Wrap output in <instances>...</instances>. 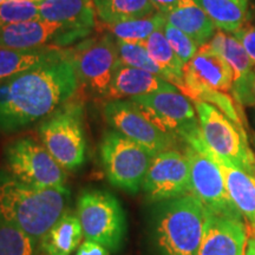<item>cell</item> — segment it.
Returning <instances> with one entry per match:
<instances>
[{
  "label": "cell",
  "mask_w": 255,
  "mask_h": 255,
  "mask_svg": "<svg viewBox=\"0 0 255 255\" xmlns=\"http://www.w3.org/2000/svg\"><path fill=\"white\" fill-rule=\"evenodd\" d=\"M5 1H6V0H0V5H1L2 2H5Z\"/></svg>",
  "instance_id": "d590c367"
},
{
  "label": "cell",
  "mask_w": 255,
  "mask_h": 255,
  "mask_svg": "<svg viewBox=\"0 0 255 255\" xmlns=\"http://www.w3.org/2000/svg\"><path fill=\"white\" fill-rule=\"evenodd\" d=\"M194 104L201 133L210 150L255 176V157L244 127L235 124L213 104L201 101Z\"/></svg>",
  "instance_id": "5b68a950"
},
{
  "label": "cell",
  "mask_w": 255,
  "mask_h": 255,
  "mask_svg": "<svg viewBox=\"0 0 255 255\" xmlns=\"http://www.w3.org/2000/svg\"><path fill=\"white\" fill-rule=\"evenodd\" d=\"M8 174L19 182L37 188L68 190L65 169L40 143L23 137L11 142L5 149Z\"/></svg>",
  "instance_id": "52a82bcc"
},
{
  "label": "cell",
  "mask_w": 255,
  "mask_h": 255,
  "mask_svg": "<svg viewBox=\"0 0 255 255\" xmlns=\"http://www.w3.org/2000/svg\"><path fill=\"white\" fill-rule=\"evenodd\" d=\"M253 237H254V239H255V233H253Z\"/></svg>",
  "instance_id": "f35d334b"
},
{
  "label": "cell",
  "mask_w": 255,
  "mask_h": 255,
  "mask_svg": "<svg viewBox=\"0 0 255 255\" xmlns=\"http://www.w3.org/2000/svg\"><path fill=\"white\" fill-rule=\"evenodd\" d=\"M64 52L58 47H38L31 50H15L0 46V83L27 71L40 63L53 59Z\"/></svg>",
  "instance_id": "603a6c76"
},
{
  "label": "cell",
  "mask_w": 255,
  "mask_h": 255,
  "mask_svg": "<svg viewBox=\"0 0 255 255\" xmlns=\"http://www.w3.org/2000/svg\"><path fill=\"white\" fill-rule=\"evenodd\" d=\"M40 19L39 2L31 0H6L0 5V27Z\"/></svg>",
  "instance_id": "f546056e"
},
{
  "label": "cell",
  "mask_w": 255,
  "mask_h": 255,
  "mask_svg": "<svg viewBox=\"0 0 255 255\" xmlns=\"http://www.w3.org/2000/svg\"><path fill=\"white\" fill-rule=\"evenodd\" d=\"M184 142L190 146H200L205 149L216 162L221 169L229 199L240 214L246 219L252 233H255V176L215 155L206 144L201 129L188 136Z\"/></svg>",
  "instance_id": "9a60e30c"
},
{
  "label": "cell",
  "mask_w": 255,
  "mask_h": 255,
  "mask_svg": "<svg viewBox=\"0 0 255 255\" xmlns=\"http://www.w3.org/2000/svg\"><path fill=\"white\" fill-rule=\"evenodd\" d=\"M184 154L190 167V194L213 214L244 219L229 199L221 169L208 152L200 146L188 145Z\"/></svg>",
  "instance_id": "30bf717a"
},
{
  "label": "cell",
  "mask_w": 255,
  "mask_h": 255,
  "mask_svg": "<svg viewBox=\"0 0 255 255\" xmlns=\"http://www.w3.org/2000/svg\"><path fill=\"white\" fill-rule=\"evenodd\" d=\"M7 82V101L0 107V130L5 132L21 129L50 116L71 100L81 83L69 57V50Z\"/></svg>",
  "instance_id": "6da1fadb"
},
{
  "label": "cell",
  "mask_w": 255,
  "mask_h": 255,
  "mask_svg": "<svg viewBox=\"0 0 255 255\" xmlns=\"http://www.w3.org/2000/svg\"><path fill=\"white\" fill-rule=\"evenodd\" d=\"M130 101L158 129L175 137L184 139L200 129L195 107L178 89L137 96Z\"/></svg>",
  "instance_id": "9c48e42d"
},
{
  "label": "cell",
  "mask_w": 255,
  "mask_h": 255,
  "mask_svg": "<svg viewBox=\"0 0 255 255\" xmlns=\"http://www.w3.org/2000/svg\"><path fill=\"white\" fill-rule=\"evenodd\" d=\"M104 116L115 131L142 145L152 155L170 150L175 144V136L158 129L130 100L108 101L104 104Z\"/></svg>",
  "instance_id": "7c38bea8"
},
{
  "label": "cell",
  "mask_w": 255,
  "mask_h": 255,
  "mask_svg": "<svg viewBox=\"0 0 255 255\" xmlns=\"http://www.w3.org/2000/svg\"><path fill=\"white\" fill-rule=\"evenodd\" d=\"M64 30L60 24L43 19L6 25L0 27V46L15 50L38 49L46 45Z\"/></svg>",
  "instance_id": "ffe728a7"
},
{
  "label": "cell",
  "mask_w": 255,
  "mask_h": 255,
  "mask_svg": "<svg viewBox=\"0 0 255 255\" xmlns=\"http://www.w3.org/2000/svg\"><path fill=\"white\" fill-rule=\"evenodd\" d=\"M150 1L154 5L156 11L162 12V13H167L175 5L178 4L181 0H150Z\"/></svg>",
  "instance_id": "d6a6232c"
},
{
  "label": "cell",
  "mask_w": 255,
  "mask_h": 255,
  "mask_svg": "<svg viewBox=\"0 0 255 255\" xmlns=\"http://www.w3.org/2000/svg\"><path fill=\"white\" fill-rule=\"evenodd\" d=\"M79 82L94 94L105 97L117 69L122 65L117 41L110 36L89 39L69 50Z\"/></svg>",
  "instance_id": "8fae6325"
},
{
  "label": "cell",
  "mask_w": 255,
  "mask_h": 255,
  "mask_svg": "<svg viewBox=\"0 0 255 255\" xmlns=\"http://www.w3.org/2000/svg\"><path fill=\"white\" fill-rule=\"evenodd\" d=\"M207 221V208L193 194L164 201L155 223L162 255H196Z\"/></svg>",
  "instance_id": "3957f363"
},
{
  "label": "cell",
  "mask_w": 255,
  "mask_h": 255,
  "mask_svg": "<svg viewBox=\"0 0 255 255\" xmlns=\"http://www.w3.org/2000/svg\"><path fill=\"white\" fill-rule=\"evenodd\" d=\"M41 1H49V0H40V2H41Z\"/></svg>",
  "instance_id": "74e56055"
},
{
  "label": "cell",
  "mask_w": 255,
  "mask_h": 255,
  "mask_svg": "<svg viewBox=\"0 0 255 255\" xmlns=\"http://www.w3.org/2000/svg\"><path fill=\"white\" fill-rule=\"evenodd\" d=\"M221 31L235 33L247 19L246 0H195Z\"/></svg>",
  "instance_id": "d4e9b609"
},
{
  "label": "cell",
  "mask_w": 255,
  "mask_h": 255,
  "mask_svg": "<svg viewBox=\"0 0 255 255\" xmlns=\"http://www.w3.org/2000/svg\"><path fill=\"white\" fill-rule=\"evenodd\" d=\"M101 156L109 182L127 193L136 194L142 189L155 155L120 132L110 131L102 141Z\"/></svg>",
  "instance_id": "ba28073f"
},
{
  "label": "cell",
  "mask_w": 255,
  "mask_h": 255,
  "mask_svg": "<svg viewBox=\"0 0 255 255\" xmlns=\"http://www.w3.org/2000/svg\"><path fill=\"white\" fill-rule=\"evenodd\" d=\"M145 47L152 60L157 64L168 81L174 87H176L181 92H184V78H183V63L178 59L173 47L170 46L163 27L155 31L148 39L141 43Z\"/></svg>",
  "instance_id": "cb8c5ba5"
},
{
  "label": "cell",
  "mask_w": 255,
  "mask_h": 255,
  "mask_svg": "<svg viewBox=\"0 0 255 255\" xmlns=\"http://www.w3.org/2000/svg\"><path fill=\"white\" fill-rule=\"evenodd\" d=\"M39 137L41 144L65 170L81 167L87 152L82 103H65L53 111L40 124Z\"/></svg>",
  "instance_id": "277c9868"
},
{
  "label": "cell",
  "mask_w": 255,
  "mask_h": 255,
  "mask_svg": "<svg viewBox=\"0 0 255 255\" xmlns=\"http://www.w3.org/2000/svg\"><path fill=\"white\" fill-rule=\"evenodd\" d=\"M31 1H36V2H40V0H31Z\"/></svg>",
  "instance_id": "8d00e7d4"
},
{
  "label": "cell",
  "mask_w": 255,
  "mask_h": 255,
  "mask_svg": "<svg viewBox=\"0 0 255 255\" xmlns=\"http://www.w3.org/2000/svg\"><path fill=\"white\" fill-rule=\"evenodd\" d=\"M77 216L83 235L97 242L108 251L115 252L126 238V215L119 200L102 190L83 191L77 201Z\"/></svg>",
  "instance_id": "8992f818"
},
{
  "label": "cell",
  "mask_w": 255,
  "mask_h": 255,
  "mask_svg": "<svg viewBox=\"0 0 255 255\" xmlns=\"http://www.w3.org/2000/svg\"><path fill=\"white\" fill-rule=\"evenodd\" d=\"M208 44L210 47H213L216 52L221 55L233 70L234 100L239 104L253 103L250 85L251 79L255 72L253 70L254 64L241 41L234 34H229V32L219 31L214 33Z\"/></svg>",
  "instance_id": "e0dca14e"
},
{
  "label": "cell",
  "mask_w": 255,
  "mask_h": 255,
  "mask_svg": "<svg viewBox=\"0 0 255 255\" xmlns=\"http://www.w3.org/2000/svg\"><path fill=\"white\" fill-rule=\"evenodd\" d=\"M165 21L167 19L164 13L156 11L155 13L143 18L115 24H104V27L117 40L124 41V43L141 44L148 39L155 31L163 27Z\"/></svg>",
  "instance_id": "4316f807"
},
{
  "label": "cell",
  "mask_w": 255,
  "mask_h": 255,
  "mask_svg": "<svg viewBox=\"0 0 255 255\" xmlns=\"http://www.w3.org/2000/svg\"><path fill=\"white\" fill-rule=\"evenodd\" d=\"M69 196V189L32 187L9 174L0 175V216L36 241L63 215Z\"/></svg>",
  "instance_id": "7a4b0ae2"
},
{
  "label": "cell",
  "mask_w": 255,
  "mask_h": 255,
  "mask_svg": "<svg viewBox=\"0 0 255 255\" xmlns=\"http://www.w3.org/2000/svg\"><path fill=\"white\" fill-rule=\"evenodd\" d=\"M117 41V47H119L120 59L122 65L132 66V68L142 69L145 71H149L154 75L158 76L165 79L163 71L158 68L148 51L142 44H132V43H124V41ZM168 82V81H167Z\"/></svg>",
  "instance_id": "f1b7e54d"
},
{
  "label": "cell",
  "mask_w": 255,
  "mask_h": 255,
  "mask_svg": "<svg viewBox=\"0 0 255 255\" xmlns=\"http://www.w3.org/2000/svg\"><path fill=\"white\" fill-rule=\"evenodd\" d=\"M83 229L77 214L64 212L49 232L41 238V248L46 255H71L81 245Z\"/></svg>",
  "instance_id": "7402d4cb"
},
{
  "label": "cell",
  "mask_w": 255,
  "mask_h": 255,
  "mask_svg": "<svg viewBox=\"0 0 255 255\" xmlns=\"http://www.w3.org/2000/svg\"><path fill=\"white\" fill-rule=\"evenodd\" d=\"M177 89L162 77L145 70L121 65L115 73L105 98L108 100H124L137 96L152 94L161 90Z\"/></svg>",
  "instance_id": "d6986e66"
},
{
  "label": "cell",
  "mask_w": 255,
  "mask_h": 255,
  "mask_svg": "<svg viewBox=\"0 0 255 255\" xmlns=\"http://www.w3.org/2000/svg\"><path fill=\"white\" fill-rule=\"evenodd\" d=\"M234 36L241 41L245 50L247 51L248 56L255 65V27L240 28L234 33Z\"/></svg>",
  "instance_id": "1f68e13d"
},
{
  "label": "cell",
  "mask_w": 255,
  "mask_h": 255,
  "mask_svg": "<svg viewBox=\"0 0 255 255\" xmlns=\"http://www.w3.org/2000/svg\"><path fill=\"white\" fill-rule=\"evenodd\" d=\"M97 18L103 24L132 20L155 13L150 0H92Z\"/></svg>",
  "instance_id": "484cf974"
},
{
  "label": "cell",
  "mask_w": 255,
  "mask_h": 255,
  "mask_svg": "<svg viewBox=\"0 0 255 255\" xmlns=\"http://www.w3.org/2000/svg\"><path fill=\"white\" fill-rule=\"evenodd\" d=\"M250 91H251V96H252V98H253V102H255V72H254L253 77H252V79H251Z\"/></svg>",
  "instance_id": "e575fe53"
},
{
  "label": "cell",
  "mask_w": 255,
  "mask_h": 255,
  "mask_svg": "<svg viewBox=\"0 0 255 255\" xmlns=\"http://www.w3.org/2000/svg\"><path fill=\"white\" fill-rule=\"evenodd\" d=\"M164 15L168 23L188 34L199 47L214 36L215 24L195 0H181Z\"/></svg>",
  "instance_id": "44dd1931"
},
{
  "label": "cell",
  "mask_w": 255,
  "mask_h": 255,
  "mask_svg": "<svg viewBox=\"0 0 255 255\" xmlns=\"http://www.w3.org/2000/svg\"><path fill=\"white\" fill-rule=\"evenodd\" d=\"M248 239L245 219L215 215L207 209L205 233L196 255H246Z\"/></svg>",
  "instance_id": "2e32d148"
},
{
  "label": "cell",
  "mask_w": 255,
  "mask_h": 255,
  "mask_svg": "<svg viewBox=\"0 0 255 255\" xmlns=\"http://www.w3.org/2000/svg\"><path fill=\"white\" fill-rule=\"evenodd\" d=\"M246 255H255V239H254V237L248 239Z\"/></svg>",
  "instance_id": "836d02e7"
},
{
  "label": "cell",
  "mask_w": 255,
  "mask_h": 255,
  "mask_svg": "<svg viewBox=\"0 0 255 255\" xmlns=\"http://www.w3.org/2000/svg\"><path fill=\"white\" fill-rule=\"evenodd\" d=\"M142 189L150 202H164L190 194V167L186 154L170 149L155 155Z\"/></svg>",
  "instance_id": "4fadbf2b"
},
{
  "label": "cell",
  "mask_w": 255,
  "mask_h": 255,
  "mask_svg": "<svg viewBox=\"0 0 255 255\" xmlns=\"http://www.w3.org/2000/svg\"><path fill=\"white\" fill-rule=\"evenodd\" d=\"M40 19L84 33L95 27L97 13L92 0H49L39 2Z\"/></svg>",
  "instance_id": "ac0fdd59"
},
{
  "label": "cell",
  "mask_w": 255,
  "mask_h": 255,
  "mask_svg": "<svg viewBox=\"0 0 255 255\" xmlns=\"http://www.w3.org/2000/svg\"><path fill=\"white\" fill-rule=\"evenodd\" d=\"M34 242L23 229L0 216V255H33Z\"/></svg>",
  "instance_id": "83f0119b"
},
{
  "label": "cell",
  "mask_w": 255,
  "mask_h": 255,
  "mask_svg": "<svg viewBox=\"0 0 255 255\" xmlns=\"http://www.w3.org/2000/svg\"><path fill=\"white\" fill-rule=\"evenodd\" d=\"M184 92L188 98L202 89L229 92L233 90L234 77L229 64L207 43L200 46L195 56L184 65Z\"/></svg>",
  "instance_id": "5bb4252c"
},
{
  "label": "cell",
  "mask_w": 255,
  "mask_h": 255,
  "mask_svg": "<svg viewBox=\"0 0 255 255\" xmlns=\"http://www.w3.org/2000/svg\"><path fill=\"white\" fill-rule=\"evenodd\" d=\"M163 32L165 34L170 46L173 47V50L176 53L178 59L183 63V65H186L187 63H189L191 58L195 56V53L199 50V45L194 41L188 34L184 33L183 31H181L180 28L175 27L168 21H165L163 26Z\"/></svg>",
  "instance_id": "4dcf8cb0"
}]
</instances>
